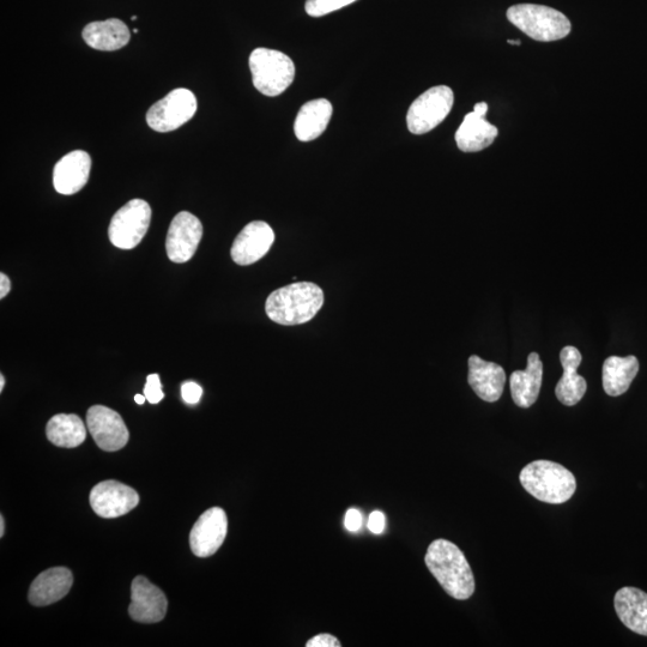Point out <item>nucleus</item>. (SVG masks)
Instances as JSON below:
<instances>
[{
	"instance_id": "1",
	"label": "nucleus",
	"mask_w": 647,
	"mask_h": 647,
	"mask_svg": "<svg viewBox=\"0 0 647 647\" xmlns=\"http://www.w3.org/2000/svg\"><path fill=\"white\" fill-rule=\"evenodd\" d=\"M426 565L443 589L458 601L469 600L475 592L474 573L455 543L435 540L428 547Z\"/></svg>"
},
{
	"instance_id": "2",
	"label": "nucleus",
	"mask_w": 647,
	"mask_h": 647,
	"mask_svg": "<svg viewBox=\"0 0 647 647\" xmlns=\"http://www.w3.org/2000/svg\"><path fill=\"white\" fill-rule=\"evenodd\" d=\"M323 305L322 288L311 282H296L272 292L266 300L265 311L272 322L293 326L310 322Z\"/></svg>"
},
{
	"instance_id": "3",
	"label": "nucleus",
	"mask_w": 647,
	"mask_h": 647,
	"mask_svg": "<svg viewBox=\"0 0 647 647\" xmlns=\"http://www.w3.org/2000/svg\"><path fill=\"white\" fill-rule=\"evenodd\" d=\"M519 480L526 492L547 504H565L577 491L576 477L571 471L550 461L526 465Z\"/></svg>"
},
{
	"instance_id": "4",
	"label": "nucleus",
	"mask_w": 647,
	"mask_h": 647,
	"mask_svg": "<svg viewBox=\"0 0 647 647\" xmlns=\"http://www.w3.org/2000/svg\"><path fill=\"white\" fill-rule=\"evenodd\" d=\"M507 18L531 39L542 42L558 41L571 32V22L562 12L536 4L513 5Z\"/></svg>"
},
{
	"instance_id": "5",
	"label": "nucleus",
	"mask_w": 647,
	"mask_h": 647,
	"mask_svg": "<svg viewBox=\"0 0 647 647\" xmlns=\"http://www.w3.org/2000/svg\"><path fill=\"white\" fill-rule=\"evenodd\" d=\"M253 86L265 96L281 95L292 86L295 65L287 54L269 48H257L250 56Z\"/></svg>"
},
{
	"instance_id": "6",
	"label": "nucleus",
	"mask_w": 647,
	"mask_h": 647,
	"mask_svg": "<svg viewBox=\"0 0 647 647\" xmlns=\"http://www.w3.org/2000/svg\"><path fill=\"white\" fill-rule=\"evenodd\" d=\"M150 221V205L143 199H132L113 216L108 237L120 250L135 249L147 234Z\"/></svg>"
},
{
	"instance_id": "7",
	"label": "nucleus",
	"mask_w": 647,
	"mask_h": 647,
	"mask_svg": "<svg viewBox=\"0 0 647 647\" xmlns=\"http://www.w3.org/2000/svg\"><path fill=\"white\" fill-rule=\"evenodd\" d=\"M455 96L452 89L439 86L428 89L410 106L407 114L408 129L414 135H425L434 130L449 116Z\"/></svg>"
},
{
	"instance_id": "8",
	"label": "nucleus",
	"mask_w": 647,
	"mask_h": 647,
	"mask_svg": "<svg viewBox=\"0 0 647 647\" xmlns=\"http://www.w3.org/2000/svg\"><path fill=\"white\" fill-rule=\"evenodd\" d=\"M197 107L196 96L189 89H174L149 108L147 123L157 132L178 130L195 116Z\"/></svg>"
},
{
	"instance_id": "9",
	"label": "nucleus",
	"mask_w": 647,
	"mask_h": 647,
	"mask_svg": "<svg viewBox=\"0 0 647 647\" xmlns=\"http://www.w3.org/2000/svg\"><path fill=\"white\" fill-rule=\"evenodd\" d=\"M87 427L96 445L106 452L122 450L130 439L123 417L104 405H94L88 410Z\"/></svg>"
},
{
	"instance_id": "10",
	"label": "nucleus",
	"mask_w": 647,
	"mask_h": 647,
	"mask_svg": "<svg viewBox=\"0 0 647 647\" xmlns=\"http://www.w3.org/2000/svg\"><path fill=\"white\" fill-rule=\"evenodd\" d=\"M203 237V225L198 217L181 211L168 229L166 251L173 263L183 264L195 256Z\"/></svg>"
},
{
	"instance_id": "11",
	"label": "nucleus",
	"mask_w": 647,
	"mask_h": 647,
	"mask_svg": "<svg viewBox=\"0 0 647 647\" xmlns=\"http://www.w3.org/2000/svg\"><path fill=\"white\" fill-rule=\"evenodd\" d=\"M90 506L101 518H118L128 515L139 504L135 489L114 480L96 485L90 492Z\"/></svg>"
},
{
	"instance_id": "12",
	"label": "nucleus",
	"mask_w": 647,
	"mask_h": 647,
	"mask_svg": "<svg viewBox=\"0 0 647 647\" xmlns=\"http://www.w3.org/2000/svg\"><path fill=\"white\" fill-rule=\"evenodd\" d=\"M228 518L221 507H213L198 518L190 532V547L198 558H209L225 542Z\"/></svg>"
},
{
	"instance_id": "13",
	"label": "nucleus",
	"mask_w": 647,
	"mask_h": 647,
	"mask_svg": "<svg viewBox=\"0 0 647 647\" xmlns=\"http://www.w3.org/2000/svg\"><path fill=\"white\" fill-rule=\"evenodd\" d=\"M167 608V597L161 589L142 576L133 579L129 607L132 620L141 624H156L165 619Z\"/></svg>"
},
{
	"instance_id": "14",
	"label": "nucleus",
	"mask_w": 647,
	"mask_h": 647,
	"mask_svg": "<svg viewBox=\"0 0 647 647\" xmlns=\"http://www.w3.org/2000/svg\"><path fill=\"white\" fill-rule=\"evenodd\" d=\"M275 233L268 223L253 221L235 238L231 255L238 265H251L262 259L271 249Z\"/></svg>"
},
{
	"instance_id": "15",
	"label": "nucleus",
	"mask_w": 647,
	"mask_h": 647,
	"mask_svg": "<svg viewBox=\"0 0 647 647\" xmlns=\"http://www.w3.org/2000/svg\"><path fill=\"white\" fill-rule=\"evenodd\" d=\"M92 157L87 151L75 150L60 159L54 167L53 185L60 195L71 196L87 185Z\"/></svg>"
},
{
	"instance_id": "16",
	"label": "nucleus",
	"mask_w": 647,
	"mask_h": 647,
	"mask_svg": "<svg viewBox=\"0 0 647 647\" xmlns=\"http://www.w3.org/2000/svg\"><path fill=\"white\" fill-rule=\"evenodd\" d=\"M468 365V382L476 395L488 403L499 401L506 384L504 368L477 355L470 356Z\"/></svg>"
},
{
	"instance_id": "17",
	"label": "nucleus",
	"mask_w": 647,
	"mask_h": 647,
	"mask_svg": "<svg viewBox=\"0 0 647 647\" xmlns=\"http://www.w3.org/2000/svg\"><path fill=\"white\" fill-rule=\"evenodd\" d=\"M74 577L69 568L54 567L39 574L30 585L28 600L35 607H46L69 594Z\"/></svg>"
},
{
	"instance_id": "18",
	"label": "nucleus",
	"mask_w": 647,
	"mask_h": 647,
	"mask_svg": "<svg viewBox=\"0 0 647 647\" xmlns=\"http://www.w3.org/2000/svg\"><path fill=\"white\" fill-rule=\"evenodd\" d=\"M560 361L564 367V374L555 388V395L566 407H573L582 401L588 390L586 380L579 376L578 367L582 364V354L573 346L561 350Z\"/></svg>"
},
{
	"instance_id": "19",
	"label": "nucleus",
	"mask_w": 647,
	"mask_h": 647,
	"mask_svg": "<svg viewBox=\"0 0 647 647\" xmlns=\"http://www.w3.org/2000/svg\"><path fill=\"white\" fill-rule=\"evenodd\" d=\"M542 379L543 364L540 355L531 353L526 370L511 374V395L517 407L528 409L536 403L538 395H540Z\"/></svg>"
},
{
	"instance_id": "20",
	"label": "nucleus",
	"mask_w": 647,
	"mask_h": 647,
	"mask_svg": "<svg viewBox=\"0 0 647 647\" xmlns=\"http://www.w3.org/2000/svg\"><path fill=\"white\" fill-rule=\"evenodd\" d=\"M614 606L628 630L647 637V594L644 591L626 586L616 592Z\"/></svg>"
},
{
	"instance_id": "21",
	"label": "nucleus",
	"mask_w": 647,
	"mask_h": 647,
	"mask_svg": "<svg viewBox=\"0 0 647 647\" xmlns=\"http://www.w3.org/2000/svg\"><path fill=\"white\" fill-rule=\"evenodd\" d=\"M334 108L326 99L306 102L296 116L294 131L301 142H311L322 136L330 123Z\"/></svg>"
},
{
	"instance_id": "22",
	"label": "nucleus",
	"mask_w": 647,
	"mask_h": 647,
	"mask_svg": "<svg viewBox=\"0 0 647 647\" xmlns=\"http://www.w3.org/2000/svg\"><path fill=\"white\" fill-rule=\"evenodd\" d=\"M82 35L89 47L105 52L118 51L128 45L131 39L128 26L118 18L89 23Z\"/></svg>"
},
{
	"instance_id": "23",
	"label": "nucleus",
	"mask_w": 647,
	"mask_h": 647,
	"mask_svg": "<svg viewBox=\"0 0 647 647\" xmlns=\"http://www.w3.org/2000/svg\"><path fill=\"white\" fill-rule=\"evenodd\" d=\"M499 135V130L489 124L485 117L471 112L465 116L456 132L458 148L464 153H476L492 145Z\"/></svg>"
},
{
	"instance_id": "24",
	"label": "nucleus",
	"mask_w": 647,
	"mask_h": 647,
	"mask_svg": "<svg viewBox=\"0 0 647 647\" xmlns=\"http://www.w3.org/2000/svg\"><path fill=\"white\" fill-rule=\"evenodd\" d=\"M639 372V361L636 356L626 358L610 356L603 364V389L608 396L619 397L630 389Z\"/></svg>"
},
{
	"instance_id": "25",
	"label": "nucleus",
	"mask_w": 647,
	"mask_h": 647,
	"mask_svg": "<svg viewBox=\"0 0 647 647\" xmlns=\"http://www.w3.org/2000/svg\"><path fill=\"white\" fill-rule=\"evenodd\" d=\"M46 435L53 445L74 449L86 440L87 428L80 416L58 414L48 421Z\"/></svg>"
},
{
	"instance_id": "26",
	"label": "nucleus",
	"mask_w": 647,
	"mask_h": 647,
	"mask_svg": "<svg viewBox=\"0 0 647 647\" xmlns=\"http://www.w3.org/2000/svg\"><path fill=\"white\" fill-rule=\"evenodd\" d=\"M355 2L358 0H306L305 10L308 16L322 17Z\"/></svg>"
},
{
	"instance_id": "27",
	"label": "nucleus",
	"mask_w": 647,
	"mask_h": 647,
	"mask_svg": "<svg viewBox=\"0 0 647 647\" xmlns=\"http://www.w3.org/2000/svg\"><path fill=\"white\" fill-rule=\"evenodd\" d=\"M144 396L147 397V401L151 404H157L165 398V393L162 391V384L159 377V374H150L147 377V384L144 388Z\"/></svg>"
},
{
	"instance_id": "28",
	"label": "nucleus",
	"mask_w": 647,
	"mask_h": 647,
	"mask_svg": "<svg viewBox=\"0 0 647 647\" xmlns=\"http://www.w3.org/2000/svg\"><path fill=\"white\" fill-rule=\"evenodd\" d=\"M203 389L197 383L186 382L181 385V396L187 404H197L201 401Z\"/></svg>"
},
{
	"instance_id": "29",
	"label": "nucleus",
	"mask_w": 647,
	"mask_h": 647,
	"mask_svg": "<svg viewBox=\"0 0 647 647\" xmlns=\"http://www.w3.org/2000/svg\"><path fill=\"white\" fill-rule=\"evenodd\" d=\"M385 524L386 520L383 512L374 511L371 513L370 519H368V529H370L372 534H383Z\"/></svg>"
},
{
	"instance_id": "30",
	"label": "nucleus",
	"mask_w": 647,
	"mask_h": 647,
	"mask_svg": "<svg viewBox=\"0 0 647 647\" xmlns=\"http://www.w3.org/2000/svg\"><path fill=\"white\" fill-rule=\"evenodd\" d=\"M307 647H340L341 643L331 634H319V636L308 640Z\"/></svg>"
},
{
	"instance_id": "31",
	"label": "nucleus",
	"mask_w": 647,
	"mask_h": 647,
	"mask_svg": "<svg viewBox=\"0 0 647 647\" xmlns=\"http://www.w3.org/2000/svg\"><path fill=\"white\" fill-rule=\"evenodd\" d=\"M344 525H346L349 531H359L362 525L361 512L355 509L348 510L346 519H344Z\"/></svg>"
},
{
	"instance_id": "32",
	"label": "nucleus",
	"mask_w": 647,
	"mask_h": 647,
	"mask_svg": "<svg viewBox=\"0 0 647 647\" xmlns=\"http://www.w3.org/2000/svg\"><path fill=\"white\" fill-rule=\"evenodd\" d=\"M11 282L5 274H0V299H4L10 293Z\"/></svg>"
},
{
	"instance_id": "33",
	"label": "nucleus",
	"mask_w": 647,
	"mask_h": 647,
	"mask_svg": "<svg viewBox=\"0 0 647 647\" xmlns=\"http://www.w3.org/2000/svg\"><path fill=\"white\" fill-rule=\"evenodd\" d=\"M474 112L481 117H485L488 112V105L486 102H480V104L475 105Z\"/></svg>"
},
{
	"instance_id": "34",
	"label": "nucleus",
	"mask_w": 647,
	"mask_h": 647,
	"mask_svg": "<svg viewBox=\"0 0 647 647\" xmlns=\"http://www.w3.org/2000/svg\"><path fill=\"white\" fill-rule=\"evenodd\" d=\"M5 532V520L3 516H0V537L4 536Z\"/></svg>"
},
{
	"instance_id": "35",
	"label": "nucleus",
	"mask_w": 647,
	"mask_h": 647,
	"mask_svg": "<svg viewBox=\"0 0 647 647\" xmlns=\"http://www.w3.org/2000/svg\"><path fill=\"white\" fill-rule=\"evenodd\" d=\"M135 401L137 404H144L145 401H147V397L142 396V395H136L135 396Z\"/></svg>"
},
{
	"instance_id": "36",
	"label": "nucleus",
	"mask_w": 647,
	"mask_h": 647,
	"mask_svg": "<svg viewBox=\"0 0 647 647\" xmlns=\"http://www.w3.org/2000/svg\"><path fill=\"white\" fill-rule=\"evenodd\" d=\"M4 386H5V378L2 374V376H0V392L4 390Z\"/></svg>"
},
{
	"instance_id": "37",
	"label": "nucleus",
	"mask_w": 647,
	"mask_h": 647,
	"mask_svg": "<svg viewBox=\"0 0 647 647\" xmlns=\"http://www.w3.org/2000/svg\"><path fill=\"white\" fill-rule=\"evenodd\" d=\"M509 44L519 46V45H520V41H513V40H510V41H509Z\"/></svg>"
},
{
	"instance_id": "38",
	"label": "nucleus",
	"mask_w": 647,
	"mask_h": 647,
	"mask_svg": "<svg viewBox=\"0 0 647 647\" xmlns=\"http://www.w3.org/2000/svg\"><path fill=\"white\" fill-rule=\"evenodd\" d=\"M131 20H132V21L137 20V16H132V17H131Z\"/></svg>"
}]
</instances>
